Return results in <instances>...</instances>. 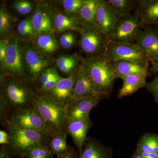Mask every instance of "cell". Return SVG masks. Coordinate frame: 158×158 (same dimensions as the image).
I'll use <instances>...</instances> for the list:
<instances>
[{
	"label": "cell",
	"instance_id": "44dd1931",
	"mask_svg": "<svg viewBox=\"0 0 158 158\" xmlns=\"http://www.w3.org/2000/svg\"><path fill=\"white\" fill-rule=\"evenodd\" d=\"M147 74H134L123 79V85L118 91V98L131 96L140 88L145 87Z\"/></svg>",
	"mask_w": 158,
	"mask_h": 158
},
{
	"label": "cell",
	"instance_id": "4dcf8cb0",
	"mask_svg": "<svg viewBox=\"0 0 158 158\" xmlns=\"http://www.w3.org/2000/svg\"><path fill=\"white\" fill-rule=\"evenodd\" d=\"M32 16L26 18L18 25V33L23 38L36 37L32 24Z\"/></svg>",
	"mask_w": 158,
	"mask_h": 158
},
{
	"label": "cell",
	"instance_id": "836d02e7",
	"mask_svg": "<svg viewBox=\"0 0 158 158\" xmlns=\"http://www.w3.org/2000/svg\"><path fill=\"white\" fill-rule=\"evenodd\" d=\"M77 41L76 35L72 31H68L62 34L59 40V43L62 48L69 49L75 45Z\"/></svg>",
	"mask_w": 158,
	"mask_h": 158
},
{
	"label": "cell",
	"instance_id": "8d00e7d4",
	"mask_svg": "<svg viewBox=\"0 0 158 158\" xmlns=\"http://www.w3.org/2000/svg\"><path fill=\"white\" fill-rule=\"evenodd\" d=\"M56 158H79V153L75 147L69 146L66 152L57 156Z\"/></svg>",
	"mask_w": 158,
	"mask_h": 158
},
{
	"label": "cell",
	"instance_id": "ab89813d",
	"mask_svg": "<svg viewBox=\"0 0 158 158\" xmlns=\"http://www.w3.org/2000/svg\"><path fill=\"white\" fill-rule=\"evenodd\" d=\"M152 64L151 71L153 73L158 72V57L156 59L150 61Z\"/></svg>",
	"mask_w": 158,
	"mask_h": 158
},
{
	"label": "cell",
	"instance_id": "4316f807",
	"mask_svg": "<svg viewBox=\"0 0 158 158\" xmlns=\"http://www.w3.org/2000/svg\"><path fill=\"white\" fill-rule=\"evenodd\" d=\"M136 150L158 154V135L152 133L144 134L138 141Z\"/></svg>",
	"mask_w": 158,
	"mask_h": 158
},
{
	"label": "cell",
	"instance_id": "ac0fdd59",
	"mask_svg": "<svg viewBox=\"0 0 158 158\" xmlns=\"http://www.w3.org/2000/svg\"><path fill=\"white\" fill-rule=\"evenodd\" d=\"M102 97L97 91L90 77L82 68L80 63L78 74L77 77L73 92V98H83L89 97Z\"/></svg>",
	"mask_w": 158,
	"mask_h": 158
},
{
	"label": "cell",
	"instance_id": "d6986e66",
	"mask_svg": "<svg viewBox=\"0 0 158 158\" xmlns=\"http://www.w3.org/2000/svg\"><path fill=\"white\" fill-rule=\"evenodd\" d=\"M113 155L112 148L95 138L88 137L79 158H112Z\"/></svg>",
	"mask_w": 158,
	"mask_h": 158
},
{
	"label": "cell",
	"instance_id": "52a82bcc",
	"mask_svg": "<svg viewBox=\"0 0 158 158\" xmlns=\"http://www.w3.org/2000/svg\"><path fill=\"white\" fill-rule=\"evenodd\" d=\"M79 32L80 47L87 58L104 56L109 43L106 36L97 27H82Z\"/></svg>",
	"mask_w": 158,
	"mask_h": 158
},
{
	"label": "cell",
	"instance_id": "74e56055",
	"mask_svg": "<svg viewBox=\"0 0 158 158\" xmlns=\"http://www.w3.org/2000/svg\"><path fill=\"white\" fill-rule=\"evenodd\" d=\"M9 136L6 130L0 131V144L1 145H7L9 143Z\"/></svg>",
	"mask_w": 158,
	"mask_h": 158
},
{
	"label": "cell",
	"instance_id": "2e32d148",
	"mask_svg": "<svg viewBox=\"0 0 158 158\" xmlns=\"http://www.w3.org/2000/svg\"><path fill=\"white\" fill-rule=\"evenodd\" d=\"M32 24L35 36L41 34H53L54 21L51 11L48 8L37 7L32 15Z\"/></svg>",
	"mask_w": 158,
	"mask_h": 158
},
{
	"label": "cell",
	"instance_id": "ffe728a7",
	"mask_svg": "<svg viewBox=\"0 0 158 158\" xmlns=\"http://www.w3.org/2000/svg\"><path fill=\"white\" fill-rule=\"evenodd\" d=\"M116 78L123 80L134 74H148V66L126 60L112 62Z\"/></svg>",
	"mask_w": 158,
	"mask_h": 158
},
{
	"label": "cell",
	"instance_id": "d4e9b609",
	"mask_svg": "<svg viewBox=\"0 0 158 158\" xmlns=\"http://www.w3.org/2000/svg\"><path fill=\"white\" fill-rule=\"evenodd\" d=\"M81 59L76 54L61 56L57 59L56 64L61 72L69 76L77 69Z\"/></svg>",
	"mask_w": 158,
	"mask_h": 158
},
{
	"label": "cell",
	"instance_id": "4fadbf2b",
	"mask_svg": "<svg viewBox=\"0 0 158 158\" xmlns=\"http://www.w3.org/2000/svg\"><path fill=\"white\" fill-rule=\"evenodd\" d=\"M140 29L135 43L146 54L150 62L158 57V33L152 26Z\"/></svg>",
	"mask_w": 158,
	"mask_h": 158
},
{
	"label": "cell",
	"instance_id": "d590c367",
	"mask_svg": "<svg viewBox=\"0 0 158 158\" xmlns=\"http://www.w3.org/2000/svg\"><path fill=\"white\" fill-rule=\"evenodd\" d=\"M144 88L152 94L155 101L158 102V77L151 82L146 83Z\"/></svg>",
	"mask_w": 158,
	"mask_h": 158
},
{
	"label": "cell",
	"instance_id": "3957f363",
	"mask_svg": "<svg viewBox=\"0 0 158 158\" xmlns=\"http://www.w3.org/2000/svg\"><path fill=\"white\" fill-rule=\"evenodd\" d=\"M81 65L104 99L109 98L116 79L113 64L104 56L82 59Z\"/></svg>",
	"mask_w": 158,
	"mask_h": 158
},
{
	"label": "cell",
	"instance_id": "603a6c76",
	"mask_svg": "<svg viewBox=\"0 0 158 158\" xmlns=\"http://www.w3.org/2000/svg\"><path fill=\"white\" fill-rule=\"evenodd\" d=\"M53 19L54 29L58 32L67 31L79 32L81 26L77 15L59 12L52 15Z\"/></svg>",
	"mask_w": 158,
	"mask_h": 158
},
{
	"label": "cell",
	"instance_id": "277c9868",
	"mask_svg": "<svg viewBox=\"0 0 158 158\" xmlns=\"http://www.w3.org/2000/svg\"><path fill=\"white\" fill-rule=\"evenodd\" d=\"M34 108L52 134L66 131L68 120L65 106L37 92Z\"/></svg>",
	"mask_w": 158,
	"mask_h": 158
},
{
	"label": "cell",
	"instance_id": "b9f144b4",
	"mask_svg": "<svg viewBox=\"0 0 158 158\" xmlns=\"http://www.w3.org/2000/svg\"><path fill=\"white\" fill-rule=\"evenodd\" d=\"M153 27L155 29L156 31H157V32L158 33V23H156L155 24L153 25H152Z\"/></svg>",
	"mask_w": 158,
	"mask_h": 158
},
{
	"label": "cell",
	"instance_id": "30bf717a",
	"mask_svg": "<svg viewBox=\"0 0 158 158\" xmlns=\"http://www.w3.org/2000/svg\"><path fill=\"white\" fill-rule=\"evenodd\" d=\"M9 121L19 127L34 130L49 136L52 135L34 108L11 112Z\"/></svg>",
	"mask_w": 158,
	"mask_h": 158
},
{
	"label": "cell",
	"instance_id": "9c48e42d",
	"mask_svg": "<svg viewBox=\"0 0 158 158\" xmlns=\"http://www.w3.org/2000/svg\"><path fill=\"white\" fill-rule=\"evenodd\" d=\"M111 62L123 60L148 66L149 59L135 43L109 42L104 55Z\"/></svg>",
	"mask_w": 158,
	"mask_h": 158
},
{
	"label": "cell",
	"instance_id": "e575fe53",
	"mask_svg": "<svg viewBox=\"0 0 158 158\" xmlns=\"http://www.w3.org/2000/svg\"><path fill=\"white\" fill-rule=\"evenodd\" d=\"M8 43L9 37L6 39L1 40L0 41V64L1 69H2V70L5 66Z\"/></svg>",
	"mask_w": 158,
	"mask_h": 158
},
{
	"label": "cell",
	"instance_id": "e0dca14e",
	"mask_svg": "<svg viewBox=\"0 0 158 158\" xmlns=\"http://www.w3.org/2000/svg\"><path fill=\"white\" fill-rule=\"evenodd\" d=\"M135 9L142 27L158 23V0H138Z\"/></svg>",
	"mask_w": 158,
	"mask_h": 158
},
{
	"label": "cell",
	"instance_id": "5bb4252c",
	"mask_svg": "<svg viewBox=\"0 0 158 158\" xmlns=\"http://www.w3.org/2000/svg\"><path fill=\"white\" fill-rule=\"evenodd\" d=\"M119 17L107 1L99 0L97 11L96 27L107 37Z\"/></svg>",
	"mask_w": 158,
	"mask_h": 158
},
{
	"label": "cell",
	"instance_id": "8992f818",
	"mask_svg": "<svg viewBox=\"0 0 158 158\" xmlns=\"http://www.w3.org/2000/svg\"><path fill=\"white\" fill-rule=\"evenodd\" d=\"M21 45L26 73L29 83L32 85L44 69L51 67L53 61L49 56L36 48L33 43L25 41Z\"/></svg>",
	"mask_w": 158,
	"mask_h": 158
},
{
	"label": "cell",
	"instance_id": "7c38bea8",
	"mask_svg": "<svg viewBox=\"0 0 158 158\" xmlns=\"http://www.w3.org/2000/svg\"><path fill=\"white\" fill-rule=\"evenodd\" d=\"M102 99L98 96L73 99L66 106L68 122L89 118L91 110Z\"/></svg>",
	"mask_w": 158,
	"mask_h": 158
},
{
	"label": "cell",
	"instance_id": "7402d4cb",
	"mask_svg": "<svg viewBox=\"0 0 158 158\" xmlns=\"http://www.w3.org/2000/svg\"><path fill=\"white\" fill-rule=\"evenodd\" d=\"M99 0H84L77 15L81 27H96V15Z\"/></svg>",
	"mask_w": 158,
	"mask_h": 158
},
{
	"label": "cell",
	"instance_id": "f35d334b",
	"mask_svg": "<svg viewBox=\"0 0 158 158\" xmlns=\"http://www.w3.org/2000/svg\"><path fill=\"white\" fill-rule=\"evenodd\" d=\"M143 158H158V154L153 152H148L136 150Z\"/></svg>",
	"mask_w": 158,
	"mask_h": 158
},
{
	"label": "cell",
	"instance_id": "cb8c5ba5",
	"mask_svg": "<svg viewBox=\"0 0 158 158\" xmlns=\"http://www.w3.org/2000/svg\"><path fill=\"white\" fill-rule=\"evenodd\" d=\"M33 44L38 51L48 56L55 53L59 48L56 40L52 34L39 35L34 39Z\"/></svg>",
	"mask_w": 158,
	"mask_h": 158
},
{
	"label": "cell",
	"instance_id": "d6a6232c",
	"mask_svg": "<svg viewBox=\"0 0 158 158\" xmlns=\"http://www.w3.org/2000/svg\"><path fill=\"white\" fill-rule=\"evenodd\" d=\"M84 0H64L62 1L63 9L68 14L77 15L83 6Z\"/></svg>",
	"mask_w": 158,
	"mask_h": 158
},
{
	"label": "cell",
	"instance_id": "5b68a950",
	"mask_svg": "<svg viewBox=\"0 0 158 158\" xmlns=\"http://www.w3.org/2000/svg\"><path fill=\"white\" fill-rule=\"evenodd\" d=\"M2 73L6 75L28 82L21 43L15 34H11L9 37L5 66Z\"/></svg>",
	"mask_w": 158,
	"mask_h": 158
},
{
	"label": "cell",
	"instance_id": "83f0119b",
	"mask_svg": "<svg viewBox=\"0 0 158 158\" xmlns=\"http://www.w3.org/2000/svg\"><path fill=\"white\" fill-rule=\"evenodd\" d=\"M107 2L119 17L130 15L135 9L136 1L134 0H108Z\"/></svg>",
	"mask_w": 158,
	"mask_h": 158
},
{
	"label": "cell",
	"instance_id": "9a60e30c",
	"mask_svg": "<svg viewBox=\"0 0 158 158\" xmlns=\"http://www.w3.org/2000/svg\"><path fill=\"white\" fill-rule=\"evenodd\" d=\"M93 126L90 117L68 122L66 131L71 137L79 154L83 150L89 130Z\"/></svg>",
	"mask_w": 158,
	"mask_h": 158
},
{
	"label": "cell",
	"instance_id": "7a4b0ae2",
	"mask_svg": "<svg viewBox=\"0 0 158 158\" xmlns=\"http://www.w3.org/2000/svg\"><path fill=\"white\" fill-rule=\"evenodd\" d=\"M2 126L9 135V144L4 146L11 157L26 158L27 152L33 148L48 144L50 136L44 133L19 127L9 120Z\"/></svg>",
	"mask_w": 158,
	"mask_h": 158
},
{
	"label": "cell",
	"instance_id": "8fae6325",
	"mask_svg": "<svg viewBox=\"0 0 158 158\" xmlns=\"http://www.w3.org/2000/svg\"><path fill=\"white\" fill-rule=\"evenodd\" d=\"M78 71L79 66L70 75L62 77L52 89L41 94L66 107L73 98L74 89Z\"/></svg>",
	"mask_w": 158,
	"mask_h": 158
},
{
	"label": "cell",
	"instance_id": "484cf974",
	"mask_svg": "<svg viewBox=\"0 0 158 158\" xmlns=\"http://www.w3.org/2000/svg\"><path fill=\"white\" fill-rule=\"evenodd\" d=\"M68 135L67 131H65L54 133L50 136L48 145L54 155H59L68 150L69 148L66 142Z\"/></svg>",
	"mask_w": 158,
	"mask_h": 158
},
{
	"label": "cell",
	"instance_id": "6da1fadb",
	"mask_svg": "<svg viewBox=\"0 0 158 158\" xmlns=\"http://www.w3.org/2000/svg\"><path fill=\"white\" fill-rule=\"evenodd\" d=\"M0 85L1 98L11 113L34 108L37 92L28 82L2 73Z\"/></svg>",
	"mask_w": 158,
	"mask_h": 158
},
{
	"label": "cell",
	"instance_id": "ba28073f",
	"mask_svg": "<svg viewBox=\"0 0 158 158\" xmlns=\"http://www.w3.org/2000/svg\"><path fill=\"white\" fill-rule=\"evenodd\" d=\"M142 28L141 19L136 11L119 17L108 36L109 42L135 43L137 33Z\"/></svg>",
	"mask_w": 158,
	"mask_h": 158
},
{
	"label": "cell",
	"instance_id": "60d3db41",
	"mask_svg": "<svg viewBox=\"0 0 158 158\" xmlns=\"http://www.w3.org/2000/svg\"><path fill=\"white\" fill-rule=\"evenodd\" d=\"M131 158H143L138 152L135 150Z\"/></svg>",
	"mask_w": 158,
	"mask_h": 158
},
{
	"label": "cell",
	"instance_id": "f546056e",
	"mask_svg": "<svg viewBox=\"0 0 158 158\" xmlns=\"http://www.w3.org/2000/svg\"><path fill=\"white\" fill-rule=\"evenodd\" d=\"M48 144H40L30 150L26 158H54Z\"/></svg>",
	"mask_w": 158,
	"mask_h": 158
},
{
	"label": "cell",
	"instance_id": "1f68e13d",
	"mask_svg": "<svg viewBox=\"0 0 158 158\" xmlns=\"http://www.w3.org/2000/svg\"><path fill=\"white\" fill-rule=\"evenodd\" d=\"M12 7L17 13L21 15L31 14L34 9V3L27 0L15 1L13 3Z\"/></svg>",
	"mask_w": 158,
	"mask_h": 158
},
{
	"label": "cell",
	"instance_id": "f1b7e54d",
	"mask_svg": "<svg viewBox=\"0 0 158 158\" xmlns=\"http://www.w3.org/2000/svg\"><path fill=\"white\" fill-rule=\"evenodd\" d=\"M13 25V18L6 7L1 6L0 9V35L2 39L9 35Z\"/></svg>",
	"mask_w": 158,
	"mask_h": 158
}]
</instances>
